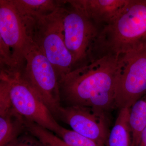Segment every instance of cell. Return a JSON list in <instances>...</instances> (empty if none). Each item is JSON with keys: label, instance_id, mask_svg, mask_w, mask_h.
<instances>
[{"label": "cell", "instance_id": "cell-1", "mask_svg": "<svg viewBox=\"0 0 146 146\" xmlns=\"http://www.w3.org/2000/svg\"><path fill=\"white\" fill-rule=\"evenodd\" d=\"M119 57L107 55L75 69L59 81L61 103L108 113L115 109Z\"/></svg>", "mask_w": 146, "mask_h": 146}, {"label": "cell", "instance_id": "cell-2", "mask_svg": "<svg viewBox=\"0 0 146 146\" xmlns=\"http://www.w3.org/2000/svg\"><path fill=\"white\" fill-rule=\"evenodd\" d=\"M146 43V0H129L119 16L100 30L92 60L107 55L119 57Z\"/></svg>", "mask_w": 146, "mask_h": 146}, {"label": "cell", "instance_id": "cell-3", "mask_svg": "<svg viewBox=\"0 0 146 146\" xmlns=\"http://www.w3.org/2000/svg\"><path fill=\"white\" fill-rule=\"evenodd\" d=\"M32 40L27 20L18 12L12 0H0L1 71L22 73L25 52Z\"/></svg>", "mask_w": 146, "mask_h": 146}, {"label": "cell", "instance_id": "cell-4", "mask_svg": "<svg viewBox=\"0 0 146 146\" xmlns=\"http://www.w3.org/2000/svg\"><path fill=\"white\" fill-rule=\"evenodd\" d=\"M61 5L52 13L30 24L33 41L54 68L58 80L73 70L72 56L66 46Z\"/></svg>", "mask_w": 146, "mask_h": 146}, {"label": "cell", "instance_id": "cell-5", "mask_svg": "<svg viewBox=\"0 0 146 146\" xmlns=\"http://www.w3.org/2000/svg\"><path fill=\"white\" fill-rule=\"evenodd\" d=\"M21 76L56 119L61 106L59 80L52 64L32 40L25 52Z\"/></svg>", "mask_w": 146, "mask_h": 146}, {"label": "cell", "instance_id": "cell-6", "mask_svg": "<svg viewBox=\"0 0 146 146\" xmlns=\"http://www.w3.org/2000/svg\"><path fill=\"white\" fill-rule=\"evenodd\" d=\"M62 7L64 40L72 56L74 70L92 60L93 48L100 29L67 1H62Z\"/></svg>", "mask_w": 146, "mask_h": 146}, {"label": "cell", "instance_id": "cell-7", "mask_svg": "<svg viewBox=\"0 0 146 146\" xmlns=\"http://www.w3.org/2000/svg\"><path fill=\"white\" fill-rule=\"evenodd\" d=\"M115 93V109L130 108L146 95V43L119 56Z\"/></svg>", "mask_w": 146, "mask_h": 146}, {"label": "cell", "instance_id": "cell-8", "mask_svg": "<svg viewBox=\"0 0 146 146\" xmlns=\"http://www.w3.org/2000/svg\"><path fill=\"white\" fill-rule=\"evenodd\" d=\"M0 77L8 83L14 109L26 120L35 123L57 135L60 126L35 91L25 81L21 73L0 71Z\"/></svg>", "mask_w": 146, "mask_h": 146}, {"label": "cell", "instance_id": "cell-9", "mask_svg": "<svg viewBox=\"0 0 146 146\" xmlns=\"http://www.w3.org/2000/svg\"><path fill=\"white\" fill-rule=\"evenodd\" d=\"M57 119L77 133L105 146L110 131L107 113L84 106H62Z\"/></svg>", "mask_w": 146, "mask_h": 146}, {"label": "cell", "instance_id": "cell-10", "mask_svg": "<svg viewBox=\"0 0 146 146\" xmlns=\"http://www.w3.org/2000/svg\"><path fill=\"white\" fill-rule=\"evenodd\" d=\"M129 0H70L97 27L101 29L111 23L126 7Z\"/></svg>", "mask_w": 146, "mask_h": 146}, {"label": "cell", "instance_id": "cell-11", "mask_svg": "<svg viewBox=\"0 0 146 146\" xmlns=\"http://www.w3.org/2000/svg\"><path fill=\"white\" fill-rule=\"evenodd\" d=\"M25 120L14 108L0 115V146H5L26 132Z\"/></svg>", "mask_w": 146, "mask_h": 146}, {"label": "cell", "instance_id": "cell-12", "mask_svg": "<svg viewBox=\"0 0 146 146\" xmlns=\"http://www.w3.org/2000/svg\"><path fill=\"white\" fill-rule=\"evenodd\" d=\"M20 13L27 20L37 18L52 13L61 5V1L53 0H12Z\"/></svg>", "mask_w": 146, "mask_h": 146}, {"label": "cell", "instance_id": "cell-13", "mask_svg": "<svg viewBox=\"0 0 146 146\" xmlns=\"http://www.w3.org/2000/svg\"><path fill=\"white\" fill-rule=\"evenodd\" d=\"M119 110L105 146H132V132L129 121L130 108H125Z\"/></svg>", "mask_w": 146, "mask_h": 146}, {"label": "cell", "instance_id": "cell-14", "mask_svg": "<svg viewBox=\"0 0 146 146\" xmlns=\"http://www.w3.org/2000/svg\"><path fill=\"white\" fill-rule=\"evenodd\" d=\"M129 124L132 135V146H138L141 134L146 127V95L130 108Z\"/></svg>", "mask_w": 146, "mask_h": 146}, {"label": "cell", "instance_id": "cell-15", "mask_svg": "<svg viewBox=\"0 0 146 146\" xmlns=\"http://www.w3.org/2000/svg\"><path fill=\"white\" fill-rule=\"evenodd\" d=\"M27 131L45 146H70L52 131L35 123L25 120Z\"/></svg>", "mask_w": 146, "mask_h": 146}, {"label": "cell", "instance_id": "cell-16", "mask_svg": "<svg viewBox=\"0 0 146 146\" xmlns=\"http://www.w3.org/2000/svg\"><path fill=\"white\" fill-rule=\"evenodd\" d=\"M70 146H104L73 130L61 127L56 135Z\"/></svg>", "mask_w": 146, "mask_h": 146}, {"label": "cell", "instance_id": "cell-17", "mask_svg": "<svg viewBox=\"0 0 146 146\" xmlns=\"http://www.w3.org/2000/svg\"><path fill=\"white\" fill-rule=\"evenodd\" d=\"M5 146H45L36 137L27 131Z\"/></svg>", "mask_w": 146, "mask_h": 146}, {"label": "cell", "instance_id": "cell-18", "mask_svg": "<svg viewBox=\"0 0 146 146\" xmlns=\"http://www.w3.org/2000/svg\"><path fill=\"white\" fill-rule=\"evenodd\" d=\"M138 146H146V127L141 133Z\"/></svg>", "mask_w": 146, "mask_h": 146}]
</instances>
